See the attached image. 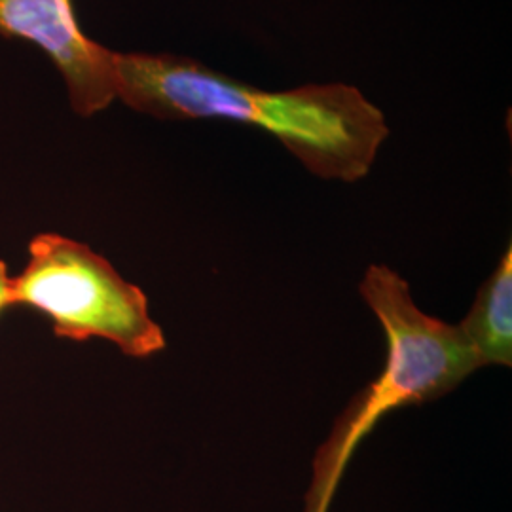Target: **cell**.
<instances>
[{
    "label": "cell",
    "mask_w": 512,
    "mask_h": 512,
    "mask_svg": "<svg viewBox=\"0 0 512 512\" xmlns=\"http://www.w3.org/2000/svg\"><path fill=\"white\" fill-rule=\"evenodd\" d=\"M8 308H12V275L8 264L0 258V315Z\"/></svg>",
    "instance_id": "obj_6"
},
{
    "label": "cell",
    "mask_w": 512,
    "mask_h": 512,
    "mask_svg": "<svg viewBox=\"0 0 512 512\" xmlns=\"http://www.w3.org/2000/svg\"><path fill=\"white\" fill-rule=\"evenodd\" d=\"M0 37L48 55L78 116L90 118L116 101L114 50L82 31L73 0H0Z\"/></svg>",
    "instance_id": "obj_4"
},
{
    "label": "cell",
    "mask_w": 512,
    "mask_h": 512,
    "mask_svg": "<svg viewBox=\"0 0 512 512\" xmlns=\"http://www.w3.org/2000/svg\"><path fill=\"white\" fill-rule=\"evenodd\" d=\"M478 368L512 365V251L476 293L469 315L458 325Z\"/></svg>",
    "instance_id": "obj_5"
},
{
    "label": "cell",
    "mask_w": 512,
    "mask_h": 512,
    "mask_svg": "<svg viewBox=\"0 0 512 512\" xmlns=\"http://www.w3.org/2000/svg\"><path fill=\"white\" fill-rule=\"evenodd\" d=\"M359 291L384 329L387 359L315 452L304 512H330L349 461L378 421L404 406L437 401L478 370L458 325L421 311L410 285L391 268L370 266Z\"/></svg>",
    "instance_id": "obj_2"
},
{
    "label": "cell",
    "mask_w": 512,
    "mask_h": 512,
    "mask_svg": "<svg viewBox=\"0 0 512 512\" xmlns=\"http://www.w3.org/2000/svg\"><path fill=\"white\" fill-rule=\"evenodd\" d=\"M27 253L25 268L12 277V308L46 315L57 338H101L133 359L164 351V330L150 317L147 294L105 256L52 232L31 239Z\"/></svg>",
    "instance_id": "obj_3"
},
{
    "label": "cell",
    "mask_w": 512,
    "mask_h": 512,
    "mask_svg": "<svg viewBox=\"0 0 512 512\" xmlns=\"http://www.w3.org/2000/svg\"><path fill=\"white\" fill-rule=\"evenodd\" d=\"M116 99L160 120H228L264 129L327 181L370 173L389 128L384 112L346 84L264 92L171 54L114 52Z\"/></svg>",
    "instance_id": "obj_1"
}]
</instances>
